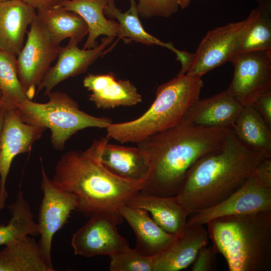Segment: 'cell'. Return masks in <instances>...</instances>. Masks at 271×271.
Here are the masks:
<instances>
[{"mask_svg": "<svg viewBox=\"0 0 271 271\" xmlns=\"http://www.w3.org/2000/svg\"><path fill=\"white\" fill-rule=\"evenodd\" d=\"M108 141L107 137H102L84 151H69L61 156L55 167L52 181L77 197L76 211L85 216L120 215L119 209L144 186L117 177L102 164L100 155Z\"/></svg>", "mask_w": 271, "mask_h": 271, "instance_id": "obj_1", "label": "cell"}, {"mask_svg": "<svg viewBox=\"0 0 271 271\" xmlns=\"http://www.w3.org/2000/svg\"><path fill=\"white\" fill-rule=\"evenodd\" d=\"M230 129L180 123L137 143L151 164L150 176L141 191L159 196L176 195L190 168L202 156L220 148Z\"/></svg>", "mask_w": 271, "mask_h": 271, "instance_id": "obj_2", "label": "cell"}, {"mask_svg": "<svg viewBox=\"0 0 271 271\" xmlns=\"http://www.w3.org/2000/svg\"><path fill=\"white\" fill-rule=\"evenodd\" d=\"M267 157L248 149L230 129L220 148L190 168L176 197L189 215L213 206L238 189Z\"/></svg>", "mask_w": 271, "mask_h": 271, "instance_id": "obj_3", "label": "cell"}, {"mask_svg": "<svg viewBox=\"0 0 271 271\" xmlns=\"http://www.w3.org/2000/svg\"><path fill=\"white\" fill-rule=\"evenodd\" d=\"M206 225L229 271L271 270V211L219 217Z\"/></svg>", "mask_w": 271, "mask_h": 271, "instance_id": "obj_4", "label": "cell"}, {"mask_svg": "<svg viewBox=\"0 0 271 271\" xmlns=\"http://www.w3.org/2000/svg\"><path fill=\"white\" fill-rule=\"evenodd\" d=\"M202 77L177 75L160 85L149 108L133 120L109 124L106 137L121 143H138L147 137L178 125L192 104L199 98Z\"/></svg>", "mask_w": 271, "mask_h": 271, "instance_id": "obj_5", "label": "cell"}, {"mask_svg": "<svg viewBox=\"0 0 271 271\" xmlns=\"http://www.w3.org/2000/svg\"><path fill=\"white\" fill-rule=\"evenodd\" d=\"M45 103L27 101L17 108L25 122L51 131L50 141L57 150L64 149L66 142L78 131L89 127L105 128L112 122L106 117H98L81 110L78 103L67 94L51 91Z\"/></svg>", "mask_w": 271, "mask_h": 271, "instance_id": "obj_6", "label": "cell"}, {"mask_svg": "<svg viewBox=\"0 0 271 271\" xmlns=\"http://www.w3.org/2000/svg\"><path fill=\"white\" fill-rule=\"evenodd\" d=\"M30 26L26 42L17 60L20 81L27 97L32 100L36 88L57 58L60 45L52 40L37 16Z\"/></svg>", "mask_w": 271, "mask_h": 271, "instance_id": "obj_7", "label": "cell"}, {"mask_svg": "<svg viewBox=\"0 0 271 271\" xmlns=\"http://www.w3.org/2000/svg\"><path fill=\"white\" fill-rule=\"evenodd\" d=\"M42 179L41 188L43 197L38 214V225L40 238L38 242L41 256L53 271L51 257L53 238L66 224L71 213L76 210L77 197L56 186L50 179L41 160Z\"/></svg>", "mask_w": 271, "mask_h": 271, "instance_id": "obj_8", "label": "cell"}, {"mask_svg": "<svg viewBox=\"0 0 271 271\" xmlns=\"http://www.w3.org/2000/svg\"><path fill=\"white\" fill-rule=\"evenodd\" d=\"M234 68L227 91L243 106L271 91V50L240 53L230 59Z\"/></svg>", "mask_w": 271, "mask_h": 271, "instance_id": "obj_9", "label": "cell"}, {"mask_svg": "<svg viewBox=\"0 0 271 271\" xmlns=\"http://www.w3.org/2000/svg\"><path fill=\"white\" fill-rule=\"evenodd\" d=\"M122 219L120 215L111 213L90 216L72 237L71 244L74 253L87 257L110 256L129 245L127 240L117 230V225Z\"/></svg>", "mask_w": 271, "mask_h": 271, "instance_id": "obj_10", "label": "cell"}, {"mask_svg": "<svg viewBox=\"0 0 271 271\" xmlns=\"http://www.w3.org/2000/svg\"><path fill=\"white\" fill-rule=\"evenodd\" d=\"M271 211V189L253 175L221 202L189 215L186 226L204 225L219 217Z\"/></svg>", "mask_w": 271, "mask_h": 271, "instance_id": "obj_11", "label": "cell"}, {"mask_svg": "<svg viewBox=\"0 0 271 271\" xmlns=\"http://www.w3.org/2000/svg\"><path fill=\"white\" fill-rule=\"evenodd\" d=\"M45 130L24 122L17 108H5L1 136L0 212L8 196L6 184L13 160L19 154L30 152Z\"/></svg>", "mask_w": 271, "mask_h": 271, "instance_id": "obj_12", "label": "cell"}, {"mask_svg": "<svg viewBox=\"0 0 271 271\" xmlns=\"http://www.w3.org/2000/svg\"><path fill=\"white\" fill-rule=\"evenodd\" d=\"M114 38L105 36L99 44L89 49H80L77 43L70 41L65 46H60L57 61L50 67L37 87V94L43 91L44 95H47L61 82L85 72L92 64L112 48L106 50Z\"/></svg>", "mask_w": 271, "mask_h": 271, "instance_id": "obj_13", "label": "cell"}, {"mask_svg": "<svg viewBox=\"0 0 271 271\" xmlns=\"http://www.w3.org/2000/svg\"><path fill=\"white\" fill-rule=\"evenodd\" d=\"M242 21L229 23L208 32L196 51L191 54L186 74L202 77L229 61L236 33Z\"/></svg>", "mask_w": 271, "mask_h": 271, "instance_id": "obj_14", "label": "cell"}, {"mask_svg": "<svg viewBox=\"0 0 271 271\" xmlns=\"http://www.w3.org/2000/svg\"><path fill=\"white\" fill-rule=\"evenodd\" d=\"M243 107L226 89L195 101L180 123L203 127L231 128Z\"/></svg>", "mask_w": 271, "mask_h": 271, "instance_id": "obj_15", "label": "cell"}, {"mask_svg": "<svg viewBox=\"0 0 271 271\" xmlns=\"http://www.w3.org/2000/svg\"><path fill=\"white\" fill-rule=\"evenodd\" d=\"M208 232L204 225H190L175 234L171 242L153 257L154 271H179L192 264L207 246Z\"/></svg>", "mask_w": 271, "mask_h": 271, "instance_id": "obj_16", "label": "cell"}, {"mask_svg": "<svg viewBox=\"0 0 271 271\" xmlns=\"http://www.w3.org/2000/svg\"><path fill=\"white\" fill-rule=\"evenodd\" d=\"M83 84L91 93L89 100L98 108L132 106L141 103L142 96L128 80H117L112 73L89 74Z\"/></svg>", "mask_w": 271, "mask_h": 271, "instance_id": "obj_17", "label": "cell"}, {"mask_svg": "<svg viewBox=\"0 0 271 271\" xmlns=\"http://www.w3.org/2000/svg\"><path fill=\"white\" fill-rule=\"evenodd\" d=\"M100 161L106 169L117 177L144 185L151 172L148 155L138 146L118 145L108 141L101 152Z\"/></svg>", "mask_w": 271, "mask_h": 271, "instance_id": "obj_18", "label": "cell"}, {"mask_svg": "<svg viewBox=\"0 0 271 271\" xmlns=\"http://www.w3.org/2000/svg\"><path fill=\"white\" fill-rule=\"evenodd\" d=\"M36 16V9L22 0L0 2V50L17 56L24 45L27 28Z\"/></svg>", "mask_w": 271, "mask_h": 271, "instance_id": "obj_19", "label": "cell"}, {"mask_svg": "<svg viewBox=\"0 0 271 271\" xmlns=\"http://www.w3.org/2000/svg\"><path fill=\"white\" fill-rule=\"evenodd\" d=\"M119 213L132 229L136 238L134 248L140 253L154 257L171 242L174 235L162 229L146 210L127 204Z\"/></svg>", "mask_w": 271, "mask_h": 271, "instance_id": "obj_20", "label": "cell"}, {"mask_svg": "<svg viewBox=\"0 0 271 271\" xmlns=\"http://www.w3.org/2000/svg\"><path fill=\"white\" fill-rule=\"evenodd\" d=\"M263 50H271L270 0H257V6L242 21L236 35L232 56Z\"/></svg>", "mask_w": 271, "mask_h": 271, "instance_id": "obj_21", "label": "cell"}, {"mask_svg": "<svg viewBox=\"0 0 271 271\" xmlns=\"http://www.w3.org/2000/svg\"><path fill=\"white\" fill-rule=\"evenodd\" d=\"M130 8L122 13L115 5L114 0H108L104 9L105 15L110 19H116L119 25L118 37L125 43L135 41L149 46L158 45L173 52L180 61L181 68L187 64L190 53L176 48L172 43H165L148 33L139 19L136 0H129Z\"/></svg>", "mask_w": 271, "mask_h": 271, "instance_id": "obj_22", "label": "cell"}, {"mask_svg": "<svg viewBox=\"0 0 271 271\" xmlns=\"http://www.w3.org/2000/svg\"><path fill=\"white\" fill-rule=\"evenodd\" d=\"M126 204L146 210L162 229L173 235L186 227L189 216L176 196H159L140 191Z\"/></svg>", "mask_w": 271, "mask_h": 271, "instance_id": "obj_23", "label": "cell"}, {"mask_svg": "<svg viewBox=\"0 0 271 271\" xmlns=\"http://www.w3.org/2000/svg\"><path fill=\"white\" fill-rule=\"evenodd\" d=\"M108 0H64L56 6L79 15L88 27V37L83 49H89L98 45L101 35L115 37L118 36V22L107 19L104 13Z\"/></svg>", "mask_w": 271, "mask_h": 271, "instance_id": "obj_24", "label": "cell"}, {"mask_svg": "<svg viewBox=\"0 0 271 271\" xmlns=\"http://www.w3.org/2000/svg\"><path fill=\"white\" fill-rule=\"evenodd\" d=\"M36 13L52 40L59 45L67 38L78 44L88 34V27L83 19L62 7L38 9Z\"/></svg>", "mask_w": 271, "mask_h": 271, "instance_id": "obj_25", "label": "cell"}, {"mask_svg": "<svg viewBox=\"0 0 271 271\" xmlns=\"http://www.w3.org/2000/svg\"><path fill=\"white\" fill-rule=\"evenodd\" d=\"M231 129L248 149L271 157V127L252 106H243Z\"/></svg>", "mask_w": 271, "mask_h": 271, "instance_id": "obj_26", "label": "cell"}, {"mask_svg": "<svg viewBox=\"0 0 271 271\" xmlns=\"http://www.w3.org/2000/svg\"><path fill=\"white\" fill-rule=\"evenodd\" d=\"M0 271H53L43 259L38 242L26 235L0 250Z\"/></svg>", "mask_w": 271, "mask_h": 271, "instance_id": "obj_27", "label": "cell"}, {"mask_svg": "<svg viewBox=\"0 0 271 271\" xmlns=\"http://www.w3.org/2000/svg\"><path fill=\"white\" fill-rule=\"evenodd\" d=\"M11 218L8 223L0 225V245H7L26 235H39L37 223L23 191L19 189L16 200L8 206Z\"/></svg>", "mask_w": 271, "mask_h": 271, "instance_id": "obj_28", "label": "cell"}, {"mask_svg": "<svg viewBox=\"0 0 271 271\" xmlns=\"http://www.w3.org/2000/svg\"><path fill=\"white\" fill-rule=\"evenodd\" d=\"M0 100L5 108H17L29 99L20 81L17 56L0 50Z\"/></svg>", "mask_w": 271, "mask_h": 271, "instance_id": "obj_29", "label": "cell"}, {"mask_svg": "<svg viewBox=\"0 0 271 271\" xmlns=\"http://www.w3.org/2000/svg\"><path fill=\"white\" fill-rule=\"evenodd\" d=\"M109 257L110 271H154L153 257L145 256L129 245Z\"/></svg>", "mask_w": 271, "mask_h": 271, "instance_id": "obj_30", "label": "cell"}, {"mask_svg": "<svg viewBox=\"0 0 271 271\" xmlns=\"http://www.w3.org/2000/svg\"><path fill=\"white\" fill-rule=\"evenodd\" d=\"M139 16L145 19L154 17L168 18L179 10L177 0H138Z\"/></svg>", "mask_w": 271, "mask_h": 271, "instance_id": "obj_31", "label": "cell"}, {"mask_svg": "<svg viewBox=\"0 0 271 271\" xmlns=\"http://www.w3.org/2000/svg\"><path fill=\"white\" fill-rule=\"evenodd\" d=\"M213 246L201 248L192 263V271H211L214 269L215 254Z\"/></svg>", "mask_w": 271, "mask_h": 271, "instance_id": "obj_32", "label": "cell"}, {"mask_svg": "<svg viewBox=\"0 0 271 271\" xmlns=\"http://www.w3.org/2000/svg\"><path fill=\"white\" fill-rule=\"evenodd\" d=\"M251 106L271 127V91L258 97Z\"/></svg>", "mask_w": 271, "mask_h": 271, "instance_id": "obj_33", "label": "cell"}, {"mask_svg": "<svg viewBox=\"0 0 271 271\" xmlns=\"http://www.w3.org/2000/svg\"><path fill=\"white\" fill-rule=\"evenodd\" d=\"M253 175L271 189V157L264 158L258 163Z\"/></svg>", "mask_w": 271, "mask_h": 271, "instance_id": "obj_34", "label": "cell"}, {"mask_svg": "<svg viewBox=\"0 0 271 271\" xmlns=\"http://www.w3.org/2000/svg\"><path fill=\"white\" fill-rule=\"evenodd\" d=\"M27 5L37 10L56 6L64 0H22Z\"/></svg>", "mask_w": 271, "mask_h": 271, "instance_id": "obj_35", "label": "cell"}, {"mask_svg": "<svg viewBox=\"0 0 271 271\" xmlns=\"http://www.w3.org/2000/svg\"><path fill=\"white\" fill-rule=\"evenodd\" d=\"M191 0H177L179 8L184 9L190 5Z\"/></svg>", "mask_w": 271, "mask_h": 271, "instance_id": "obj_36", "label": "cell"}, {"mask_svg": "<svg viewBox=\"0 0 271 271\" xmlns=\"http://www.w3.org/2000/svg\"><path fill=\"white\" fill-rule=\"evenodd\" d=\"M5 108L4 107L2 110L0 111V153H1V136L4 118Z\"/></svg>", "mask_w": 271, "mask_h": 271, "instance_id": "obj_37", "label": "cell"}, {"mask_svg": "<svg viewBox=\"0 0 271 271\" xmlns=\"http://www.w3.org/2000/svg\"><path fill=\"white\" fill-rule=\"evenodd\" d=\"M3 107H4V106H3V104L1 103V102L0 101V111L2 110Z\"/></svg>", "mask_w": 271, "mask_h": 271, "instance_id": "obj_38", "label": "cell"}, {"mask_svg": "<svg viewBox=\"0 0 271 271\" xmlns=\"http://www.w3.org/2000/svg\"><path fill=\"white\" fill-rule=\"evenodd\" d=\"M1 98H2V93H1V92L0 91V100L1 99Z\"/></svg>", "mask_w": 271, "mask_h": 271, "instance_id": "obj_39", "label": "cell"}, {"mask_svg": "<svg viewBox=\"0 0 271 271\" xmlns=\"http://www.w3.org/2000/svg\"><path fill=\"white\" fill-rule=\"evenodd\" d=\"M8 1V0H0V2H4V1Z\"/></svg>", "mask_w": 271, "mask_h": 271, "instance_id": "obj_40", "label": "cell"}]
</instances>
